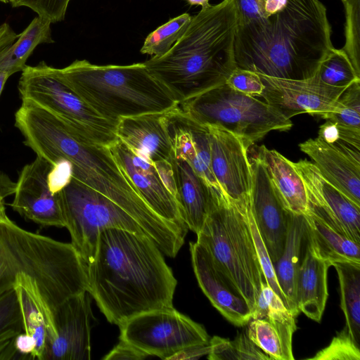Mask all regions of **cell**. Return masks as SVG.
<instances>
[{
    "instance_id": "6da1fadb",
    "label": "cell",
    "mask_w": 360,
    "mask_h": 360,
    "mask_svg": "<svg viewBox=\"0 0 360 360\" xmlns=\"http://www.w3.org/2000/svg\"><path fill=\"white\" fill-rule=\"evenodd\" d=\"M236 66L267 77H312L333 48L319 0H231Z\"/></svg>"
},
{
    "instance_id": "7a4b0ae2",
    "label": "cell",
    "mask_w": 360,
    "mask_h": 360,
    "mask_svg": "<svg viewBox=\"0 0 360 360\" xmlns=\"http://www.w3.org/2000/svg\"><path fill=\"white\" fill-rule=\"evenodd\" d=\"M14 120L24 144L36 156L51 165L68 161L72 178L130 212L162 252H169L179 241L182 227L162 219L148 205L108 146L89 139L62 119L28 101H22Z\"/></svg>"
},
{
    "instance_id": "3957f363",
    "label": "cell",
    "mask_w": 360,
    "mask_h": 360,
    "mask_svg": "<svg viewBox=\"0 0 360 360\" xmlns=\"http://www.w3.org/2000/svg\"><path fill=\"white\" fill-rule=\"evenodd\" d=\"M86 272L87 291L110 323L119 326L141 313L173 307L177 281L146 235L104 229Z\"/></svg>"
},
{
    "instance_id": "277c9868",
    "label": "cell",
    "mask_w": 360,
    "mask_h": 360,
    "mask_svg": "<svg viewBox=\"0 0 360 360\" xmlns=\"http://www.w3.org/2000/svg\"><path fill=\"white\" fill-rule=\"evenodd\" d=\"M236 14L231 0L193 16L179 39L164 55L143 62L180 103L225 84L236 68Z\"/></svg>"
},
{
    "instance_id": "5b68a950",
    "label": "cell",
    "mask_w": 360,
    "mask_h": 360,
    "mask_svg": "<svg viewBox=\"0 0 360 360\" xmlns=\"http://www.w3.org/2000/svg\"><path fill=\"white\" fill-rule=\"evenodd\" d=\"M35 282L52 313L88 289L86 266L72 245L27 231L0 217V295L14 288L15 276Z\"/></svg>"
},
{
    "instance_id": "8992f818",
    "label": "cell",
    "mask_w": 360,
    "mask_h": 360,
    "mask_svg": "<svg viewBox=\"0 0 360 360\" xmlns=\"http://www.w3.org/2000/svg\"><path fill=\"white\" fill-rule=\"evenodd\" d=\"M58 72L89 107L115 124L123 117L164 112L179 105L143 63L98 65L76 60Z\"/></svg>"
},
{
    "instance_id": "52a82bcc",
    "label": "cell",
    "mask_w": 360,
    "mask_h": 360,
    "mask_svg": "<svg viewBox=\"0 0 360 360\" xmlns=\"http://www.w3.org/2000/svg\"><path fill=\"white\" fill-rule=\"evenodd\" d=\"M250 196L232 200L215 193L197 243L210 254L219 270L254 309L261 284L266 281L246 214Z\"/></svg>"
},
{
    "instance_id": "ba28073f",
    "label": "cell",
    "mask_w": 360,
    "mask_h": 360,
    "mask_svg": "<svg viewBox=\"0 0 360 360\" xmlns=\"http://www.w3.org/2000/svg\"><path fill=\"white\" fill-rule=\"evenodd\" d=\"M179 107L196 122L225 129L250 147L271 131H287L292 127L290 119L266 102L226 84L185 100Z\"/></svg>"
},
{
    "instance_id": "9c48e42d",
    "label": "cell",
    "mask_w": 360,
    "mask_h": 360,
    "mask_svg": "<svg viewBox=\"0 0 360 360\" xmlns=\"http://www.w3.org/2000/svg\"><path fill=\"white\" fill-rule=\"evenodd\" d=\"M57 195L71 243L86 266L94 259L104 229L117 228L148 236L130 212L74 178Z\"/></svg>"
},
{
    "instance_id": "30bf717a",
    "label": "cell",
    "mask_w": 360,
    "mask_h": 360,
    "mask_svg": "<svg viewBox=\"0 0 360 360\" xmlns=\"http://www.w3.org/2000/svg\"><path fill=\"white\" fill-rule=\"evenodd\" d=\"M22 101L30 102L58 117L89 139L109 146L117 140L115 124L89 107L44 61L26 65L18 84Z\"/></svg>"
},
{
    "instance_id": "8fae6325",
    "label": "cell",
    "mask_w": 360,
    "mask_h": 360,
    "mask_svg": "<svg viewBox=\"0 0 360 360\" xmlns=\"http://www.w3.org/2000/svg\"><path fill=\"white\" fill-rule=\"evenodd\" d=\"M119 328L120 340L148 356L167 360L186 347L208 344L210 339L202 325L174 307L141 313Z\"/></svg>"
},
{
    "instance_id": "7c38bea8",
    "label": "cell",
    "mask_w": 360,
    "mask_h": 360,
    "mask_svg": "<svg viewBox=\"0 0 360 360\" xmlns=\"http://www.w3.org/2000/svg\"><path fill=\"white\" fill-rule=\"evenodd\" d=\"M304 184L308 214H313L329 226L360 244V206L328 182L314 164L307 160L293 162Z\"/></svg>"
},
{
    "instance_id": "4fadbf2b",
    "label": "cell",
    "mask_w": 360,
    "mask_h": 360,
    "mask_svg": "<svg viewBox=\"0 0 360 360\" xmlns=\"http://www.w3.org/2000/svg\"><path fill=\"white\" fill-rule=\"evenodd\" d=\"M259 75L264 84L260 97L288 119L302 113L322 118L333 109L336 101L347 87L325 84L314 75L305 79Z\"/></svg>"
},
{
    "instance_id": "5bb4252c",
    "label": "cell",
    "mask_w": 360,
    "mask_h": 360,
    "mask_svg": "<svg viewBox=\"0 0 360 360\" xmlns=\"http://www.w3.org/2000/svg\"><path fill=\"white\" fill-rule=\"evenodd\" d=\"M91 295L70 297L53 313L55 333L46 342L43 360L91 359Z\"/></svg>"
},
{
    "instance_id": "9a60e30c",
    "label": "cell",
    "mask_w": 360,
    "mask_h": 360,
    "mask_svg": "<svg viewBox=\"0 0 360 360\" xmlns=\"http://www.w3.org/2000/svg\"><path fill=\"white\" fill-rule=\"evenodd\" d=\"M250 153V208L274 264L279 259L284 249L288 230V211L278 198L260 158L253 149Z\"/></svg>"
},
{
    "instance_id": "2e32d148",
    "label": "cell",
    "mask_w": 360,
    "mask_h": 360,
    "mask_svg": "<svg viewBox=\"0 0 360 360\" xmlns=\"http://www.w3.org/2000/svg\"><path fill=\"white\" fill-rule=\"evenodd\" d=\"M207 127L210 140L211 167L223 193L235 201L248 198L252 184L248 153L250 147L225 129Z\"/></svg>"
},
{
    "instance_id": "e0dca14e",
    "label": "cell",
    "mask_w": 360,
    "mask_h": 360,
    "mask_svg": "<svg viewBox=\"0 0 360 360\" xmlns=\"http://www.w3.org/2000/svg\"><path fill=\"white\" fill-rule=\"evenodd\" d=\"M52 165L46 160L35 159L21 169L11 203L22 217L44 227H65L58 195L51 192L47 175Z\"/></svg>"
},
{
    "instance_id": "ac0fdd59",
    "label": "cell",
    "mask_w": 360,
    "mask_h": 360,
    "mask_svg": "<svg viewBox=\"0 0 360 360\" xmlns=\"http://www.w3.org/2000/svg\"><path fill=\"white\" fill-rule=\"evenodd\" d=\"M108 148L148 205L162 219L188 229L176 199L162 182L154 164L117 139Z\"/></svg>"
},
{
    "instance_id": "d6986e66",
    "label": "cell",
    "mask_w": 360,
    "mask_h": 360,
    "mask_svg": "<svg viewBox=\"0 0 360 360\" xmlns=\"http://www.w3.org/2000/svg\"><path fill=\"white\" fill-rule=\"evenodd\" d=\"M321 175L360 206V150L340 140L328 143L319 137L299 144Z\"/></svg>"
},
{
    "instance_id": "ffe728a7",
    "label": "cell",
    "mask_w": 360,
    "mask_h": 360,
    "mask_svg": "<svg viewBox=\"0 0 360 360\" xmlns=\"http://www.w3.org/2000/svg\"><path fill=\"white\" fill-rule=\"evenodd\" d=\"M190 253L198 283L211 304L233 325H247L251 320L249 305L219 270L208 252L197 242H191Z\"/></svg>"
},
{
    "instance_id": "44dd1931",
    "label": "cell",
    "mask_w": 360,
    "mask_h": 360,
    "mask_svg": "<svg viewBox=\"0 0 360 360\" xmlns=\"http://www.w3.org/2000/svg\"><path fill=\"white\" fill-rule=\"evenodd\" d=\"M176 107L164 112L120 118L115 125L117 139L153 164L171 162L173 151L169 122Z\"/></svg>"
},
{
    "instance_id": "7402d4cb",
    "label": "cell",
    "mask_w": 360,
    "mask_h": 360,
    "mask_svg": "<svg viewBox=\"0 0 360 360\" xmlns=\"http://www.w3.org/2000/svg\"><path fill=\"white\" fill-rule=\"evenodd\" d=\"M169 132L173 157L186 161L213 191L224 195L212 172L207 126L190 118L179 105L170 116Z\"/></svg>"
},
{
    "instance_id": "603a6c76",
    "label": "cell",
    "mask_w": 360,
    "mask_h": 360,
    "mask_svg": "<svg viewBox=\"0 0 360 360\" xmlns=\"http://www.w3.org/2000/svg\"><path fill=\"white\" fill-rule=\"evenodd\" d=\"M178 202L188 229L197 234L209 212L215 193L184 160L172 158Z\"/></svg>"
},
{
    "instance_id": "cb8c5ba5",
    "label": "cell",
    "mask_w": 360,
    "mask_h": 360,
    "mask_svg": "<svg viewBox=\"0 0 360 360\" xmlns=\"http://www.w3.org/2000/svg\"><path fill=\"white\" fill-rule=\"evenodd\" d=\"M13 286L20 302L25 333L36 342L31 359L43 360L46 342L55 333L53 313L31 278L19 274L15 278Z\"/></svg>"
},
{
    "instance_id": "d4e9b609",
    "label": "cell",
    "mask_w": 360,
    "mask_h": 360,
    "mask_svg": "<svg viewBox=\"0 0 360 360\" xmlns=\"http://www.w3.org/2000/svg\"><path fill=\"white\" fill-rule=\"evenodd\" d=\"M252 149L264 165L274 191L284 209L295 214L307 215V191L292 162L265 146Z\"/></svg>"
},
{
    "instance_id": "484cf974",
    "label": "cell",
    "mask_w": 360,
    "mask_h": 360,
    "mask_svg": "<svg viewBox=\"0 0 360 360\" xmlns=\"http://www.w3.org/2000/svg\"><path fill=\"white\" fill-rule=\"evenodd\" d=\"M296 280V304L298 311L320 322L326 307L328 271L331 264L316 256L305 244Z\"/></svg>"
},
{
    "instance_id": "4316f807",
    "label": "cell",
    "mask_w": 360,
    "mask_h": 360,
    "mask_svg": "<svg viewBox=\"0 0 360 360\" xmlns=\"http://www.w3.org/2000/svg\"><path fill=\"white\" fill-rule=\"evenodd\" d=\"M305 243L304 215L288 212V230L284 249L273 265L278 285L285 297L287 307L295 317L300 314L296 304V280Z\"/></svg>"
},
{
    "instance_id": "83f0119b",
    "label": "cell",
    "mask_w": 360,
    "mask_h": 360,
    "mask_svg": "<svg viewBox=\"0 0 360 360\" xmlns=\"http://www.w3.org/2000/svg\"><path fill=\"white\" fill-rule=\"evenodd\" d=\"M306 242L319 258L328 262L360 264V244L329 226L313 214L304 215Z\"/></svg>"
},
{
    "instance_id": "f1b7e54d",
    "label": "cell",
    "mask_w": 360,
    "mask_h": 360,
    "mask_svg": "<svg viewBox=\"0 0 360 360\" xmlns=\"http://www.w3.org/2000/svg\"><path fill=\"white\" fill-rule=\"evenodd\" d=\"M246 330L248 338L271 360H293L292 335L295 321H281L269 317L251 319Z\"/></svg>"
},
{
    "instance_id": "f546056e",
    "label": "cell",
    "mask_w": 360,
    "mask_h": 360,
    "mask_svg": "<svg viewBox=\"0 0 360 360\" xmlns=\"http://www.w3.org/2000/svg\"><path fill=\"white\" fill-rule=\"evenodd\" d=\"M51 24L39 15L34 18L13 43L0 49V70L10 76L22 72L38 45L53 43Z\"/></svg>"
},
{
    "instance_id": "4dcf8cb0",
    "label": "cell",
    "mask_w": 360,
    "mask_h": 360,
    "mask_svg": "<svg viewBox=\"0 0 360 360\" xmlns=\"http://www.w3.org/2000/svg\"><path fill=\"white\" fill-rule=\"evenodd\" d=\"M322 119L336 123L340 140L360 150V81L348 86Z\"/></svg>"
},
{
    "instance_id": "1f68e13d",
    "label": "cell",
    "mask_w": 360,
    "mask_h": 360,
    "mask_svg": "<svg viewBox=\"0 0 360 360\" xmlns=\"http://www.w3.org/2000/svg\"><path fill=\"white\" fill-rule=\"evenodd\" d=\"M338 276L340 307L345 314L349 334L360 343V264L335 262ZM360 345V344H359Z\"/></svg>"
},
{
    "instance_id": "d6a6232c",
    "label": "cell",
    "mask_w": 360,
    "mask_h": 360,
    "mask_svg": "<svg viewBox=\"0 0 360 360\" xmlns=\"http://www.w3.org/2000/svg\"><path fill=\"white\" fill-rule=\"evenodd\" d=\"M23 332L20 302L13 288L0 295V360L25 359L15 346L16 336Z\"/></svg>"
},
{
    "instance_id": "836d02e7",
    "label": "cell",
    "mask_w": 360,
    "mask_h": 360,
    "mask_svg": "<svg viewBox=\"0 0 360 360\" xmlns=\"http://www.w3.org/2000/svg\"><path fill=\"white\" fill-rule=\"evenodd\" d=\"M210 360H271L243 331L231 340L219 336L210 339Z\"/></svg>"
},
{
    "instance_id": "e575fe53",
    "label": "cell",
    "mask_w": 360,
    "mask_h": 360,
    "mask_svg": "<svg viewBox=\"0 0 360 360\" xmlns=\"http://www.w3.org/2000/svg\"><path fill=\"white\" fill-rule=\"evenodd\" d=\"M314 76L325 84L340 88L360 81L345 52L334 47L322 60Z\"/></svg>"
},
{
    "instance_id": "d590c367",
    "label": "cell",
    "mask_w": 360,
    "mask_h": 360,
    "mask_svg": "<svg viewBox=\"0 0 360 360\" xmlns=\"http://www.w3.org/2000/svg\"><path fill=\"white\" fill-rule=\"evenodd\" d=\"M191 18L188 13L171 18L146 37L140 52L153 56L164 55L184 33Z\"/></svg>"
},
{
    "instance_id": "8d00e7d4",
    "label": "cell",
    "mask_w": 360,
    "mask_h": 360,
    "mask_svg": "<svg viewBox=\"0 0 360 360\" xmlns=\"http://www.w3.org/2000/svg\"><path fill=\"white\" fill-rule=\"evenodd\" d=\"M345 8V44L342 49L360 76V0L344 4Z\"/></svg>"
},
{
    "instance_id": "74e56055",
    "label": "cell",
    "mask_w": 360,
    "mask_h": 360,
    "mask_svg": "<svg viewBox=\"0 0 360 360\" xmlns=\"http://www.w3.org/2000/svg\"><path fill=\"white\" fill-rule=\"evenodd\" d=\"M313 360H359L360 345L351 336L346 326L333 338L328 346L309 359Z\"/></svg>"
},
{
    "instance_id": "f35d334b",
    "label": "cell",
    "mask_w": 360,
    "mask_h": 360,
    "mask_svg": "<svg viewBox=\"0 0 360 360\" xmlns=\"http://www.w3.org/2000/svg\"><path fill=\"white\" fill-rule=\"evenodd\" d=\"M246 214L252 236L254 240L258 259L266 282L275 292V293L280 297V298L283 300L287 307L286 300L278 285L273 263L271 260L270 256L263 242L253 217L250 208V199L246 206Z\"/></svg>"
},
{
    "instance_id": "ab89813d",
    "label": "cell",
    "mask_w": 360,
    "mask_h": 360,
    "mask_svg": "<svg viewBox=\"0 0 360 360\" xmlns=\"http://www.w3.org/2000/svg\"><path fill=\"white\" fill-rule=\"evenodd\" d=\"M71 0H10L13 7H27L37 15L56 23L65 19Z\"/></svg>"
},
{
    "instance_id": "60d3db41",
    "label": "cell",
    "mask_w": 360,
    "mask_h": 360,
    "mask_svg": "<svg viewBox=\"0 0 360 360\" xmlns=\"http://www.w3.org/2000/svg\"><path fill=\"white\" fill-rule=\"evenodd\" d=\"M225 84L236 91L254 97H260L264 89L259 74L237 67L231 72Z\"/></svg>"
},
{
    "instance_id": "b9f144b4",
    "label": "cell",
    "mask_w": 360,
    "mask_h": 360,
    "mask_svg": "<svg viewBox=\"0 0 360 360\" xmlns=\"http://www.w3.org/2000/svg\"><path fill=\"white\" fill-rule=\"evenodd\" d=\"M72 179V167L67 160H60L51 167L47 175L49 190L56 194L63 189Z\"/></svg>"
},
{
    "instance_id": "7bdbcfd3",
    "label": "cell",
    "mask_w": 360,
    "mask_h": 360,
    "mask_svg": "<svg viewBox=\"0 0 360 360\" xmlns=\"http://www.w3.org/2000/svg\"><path fill=\"white\" fill-rule=\"evenodd\" d=\"M149 356L147 354L130 343L120 340V342L108 353L103 360H142Z\"/></svg>"
},
{
    "instance_id": "ee69618b",
    "label": "cell",
    "mask_w": 360,
    "mask_h": 360,
    "mask_svg": "<svg viewBox=\"0 0 360 360\" xmlns=\"http://www.w3.org/2000/svg\"><path fill=\"white\" fill-rule=\"evenodd\" d=\"M154 165L165 186L176 199V189L171 162L162 161Z\"/></svg>"
},
{
    "instance_id": "f6af8a7d",
    "label": "cell",
    "mask_w": 360,
    "mask_h": 360,
    "mask_svg": "<svg viewBox=\"0 0 360 360\" xmlns=\"http://www.w3.org/2000/svg\"><path fill=\"white\" fill-rule=\"evenodd\" d=\"M210 350V342L205 345H193L176 353L169 360L198 359L207 355Z\"/></svg>"
},
{
    "instance_id": "bcb514c9",
    "label": "cell",
    "mask_w": 360,
    "mask_h": 360,
    "mask_svg": "<svg viewBox=\"0 0 360 360\" xmlns=\"http://www.w3.org/2000/svg\"><path fill=\"white\" fill-rule=\"evenodd\" d=\"M15 346L25 359H31L30 355L35 348L36 342L31 335L23 332L16 336Z\"/></svg>"
},
{
    "instance_id": "7dc6e473",
    "label": "cell",
    "mask_w": 360,
    "mask_h": 360,
    "mask_svg": "<svg viewBox=\"0 0 360 360\" xmlns=\"http://www.w3.org/2000/svg\"><path fill=\"white\" fill-rule=\"evenodd\" d=\"M328 143H333L340 140V130L336 123L326 120V122L319 127L318 136Z\"/></svg>"
},
{
    "instance_id": "c3c4849f",
    "label": "cell",
    "mask_w": 360,
    "mask_h": 360,
    "mask_svg": "<svg viewBox=\"0 0 360 360\" xmlns=\"http://www.w3.org/2000/svg\"><path fill=\"white\" fill-rule=\"evenodd\" d=\"M14 30L7 22L0 25V49L13 43L18 37Z\"/></svg>"
},
{
    "instance_id": "681fc988",
    "label": "cell",
    "mask_w": 360,
    "mask_h": 360,
    "mask_svg": "<svg viewBox=\"0 0 360 360\" xmlns=\"http://www.w3.org/2000/svg\"><path fill=\"white\" fill-rule=\"evenodd\" d=\"M191 6H200L201 9H205L210 6L209 0H186Z\"/></svg>"
},
{
    "instance_id": "f907efd6",
    "label": "cell",
    "mask_w": 360,
    "mask_h": 360,
    "mask_svg": "<svg viewBox=\"0 0 360 360\" xmlns=\"http://www.w3.org/2000/svg\"><path fill=\"white\" fill-rule=\"evenodd\" d=\"M9 77L10 75L7 72L0 70V96Z\"/></svg>"
},
{
    "instance_id": "816d5d0a",
    "label": "cell",
    "mask_w": 360,
    "mask_h": 360,
    "mask_svg": "<svg viewBox=\"0 0 360 360\" xmlns=\"http://www.w3.org/2000/svg\"><path fill=\"white\" fill-rule=\"evenodd\" d=\"M5 214L6 213L4 199L0 198V217H1Z\"/></svg>"
},
{
    "instance_id": "f5cc1de1",
    "label": "cell",
    "mask_w": 360,
    "mask_h": 360,
    "mask_svg": "<svg viewBox=\"0 0 360 360\" xmlns=\"http://www.w3.org/2000/svg\"><path fill=\"white\" fill-rule=\"evenodd\" d=\"M341 1H342L343 4H345L349 2V1H351L352 0H341Z\"/></svg>"
},
{
    "instance_id": "db71d44e",
    "label": "cell",
    "mask_w": 360,
    "mask_h": 360,
    "mask_svg": "<svg viewBox=\"0 0 360 360\" xmlns=\"http://www.w3.org/2000/svg\"><path fill=\"white\" fill-rule=\"evenodd\" d=\"M9 1L10 0H0V1L3 3H9Z\"/></svg>"
}]
</instances>
